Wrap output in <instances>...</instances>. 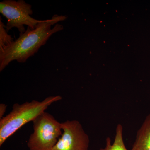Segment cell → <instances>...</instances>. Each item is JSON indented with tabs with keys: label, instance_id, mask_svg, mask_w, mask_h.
Segmentation results:
<instances>
[{
	"label": "cell",
	"instance_id": "obj_7",
	"mask_svg": "<svg viewBox=\"0 0 150 150\" xmlns=\"http://www.w3.org/2000/svg\"><path fill=\"white\" fill-rule=\"evenodd\" d=\"M123 132V126L121 124H118L116 127L115 139L112 144H111L110 137H108L105 147L98 150H128L124 144Z\"/></svg>",
	"mask_w": 150,
	"mask_h": 150
},
{
	"label": "cell",
	"instance_id": "obj_4",
	"mask_svg": "<svg viewBox=\"0 0 150 150\" xmlns=\"http://www.w3.org/2000/svg\"><path fill=\"white\" fill-rule=\"evenodd\" d=\"M0 13L7 20L5 25L6 30L16 28L21 33L26 31L24 25L33 29L43 20H39L31 17L33 14L32 6L23 0H4L0 2Z\"/></svg>",
	"mask_w": 150,
	"mask_h": 150
},
{
	"label": "cell",
	"instance_id": "obj_6",
	"mask_svg": "<svg viewBox=\"0 0 150 150\" xmlns=\"http://www.w3.org/2000/svg\"><path fill=\"white\" fill-rule=\"evenodd\" d=\"M131 150H150V114L146 117L137 131Z\"/></svg>",
	"mask_w": 150,
	"mask_h": 150
},
{
	"label": "cell",
	"instance_id": "obj_3",
	"mask_svg": "<svg viewBox=\"0 0 150 150\" xmlns=\"http://www.w3.org/2000/svg\"><path fill=\"white\" fill-rule=\"evenodd\" d=\"M33 132L27 145L29 150H52L62 136V123L46 111L33 121Z\"/></svg>",
	"mask_w": 150,
	"mask_h": 150
},
{
	"label": "cell",
	"instance_id": "obj_8",
	"mask_svg": "<svg viewBox=\"0 0 150 150\" xmlns=\"http://www.w3.org/2000/svg\"><path fill=\"white\" fill-rule=\"evenodd\" d=\"M4 25L0 19V51L10 44L13 41V38L9 35Z\"/></svg>",
	"mask_w": 150,
	"mask_h": 150
},
{
	"label": "cell",
	"instance_id": "obj_2",
	"mask_svg": "<svg viewBox=\"0 0 150 150\" xmlns=\"http://www.w3.org/2000/svg\"><path fill=\"white\" fill-rule=\"evenodd\" d=\"M62 99L60 96H53L41 101L33 100L21 104H14L10 113L0 119V146L23 126L33 122L51 104Z\"/></svg>",
	"mask_w": 150,
	"mask_h": 150
},
{
	"label": "cell",
	"instance_id": "obj_5",
	"mask_svg": "<svg viewBox=\"0 0 150 150\" xmlns=\"http://www.w3.org/2000/svg\"><path fill=\"white\" fill-rule=\"evenodd\" d=\"M63 133L52 150H88L90 139L79 121L62 123Z\"/></svg>",
	"mask_w": 150,
	"mask_h": 150
},
{
	"label": "cell",
	"instance_id": "obj_9",
	"mask_svg": "<svg viewBox=\"0 0 150 150\" xmlns=\"http://www.w3.org/2000/svg\"><path fill=\"white\" fill-rule=\"evenodd\" d=\"M6 105L1 103L0 104V118L4 117V115L5 113L6 110Z\"/></svg>",
	"mask_w": 150,
	"mask_h": 150
},
{
	"label": "cell",
	"instance_id": "obj_1",
	"mask_svg": "<svg viewBox=\"0 0 150 150\" xmlns=\"http://www.w3.org/2000/svg\"><path fill=\"white\" fill-rule=\"evenodd\" d=\"M67 18L66 15H54L52 18L38 23L34 29L28 27L25 32L20 33L18 38L0 51V71L13 61L26 62L46 44L51 35L64 29L62 25L57 23Z\"/></svg>",
	"mask_w": 150,
	"mask_h": 150
}]
</instances>
